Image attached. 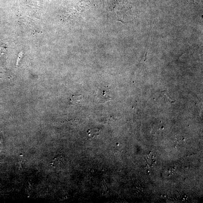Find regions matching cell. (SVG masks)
I'll list each match as a JSON object with an SVG mask.
<instances>
[{
  "label": "cell",
  "instance_id": "cell-3",
  "mask_svg": "<svg viewBox=\"0 0 203 203\" xmlns=\"http://www.w3.org/2000/svg\"><path fill=\"white\" fill-rule=\"evenodd\" d=\"M99 130L98 129L92 128L89 129L87 131V133L89 134L90 138L93 137L99 134Z\"/></svg>",
  "mask_w": 203,
  "mask_h": 203
},
{
  "label": "cell",
  "instance_id": "cell-4",
  "mask_svg": "<svg viewBox=\"0 0 203 203\" xmlns=\"http://www.w3.org/2000/svg\"><path fill=\"white\" fill-rule=\"evenodd\" d=\"M2 147H3V141L2 137L0 136V151L2 150Z\"/></svg>",
  "mask_w": 203,
  "mask_h": 203
},
{
  "label": "cell",
  "instance_id": "cell-2",
  "mask_svg": "<svg viewBox=\"0 0 203 203\" xmlns=\"http://www.w3.org/2000/svg\"><path fill=\"white\" fill-rule=\"evenodd\" d=\"M82 99L81 95H75L70 97L69 98V101L71 105H75L80 102Z\"/></svg>",
  "mask_w": 203,
  "mask_h": 203
},
{
  "label": "cell",
  "instance_id": "cell-1",
  "mask_svg": "<svg viewBox=\"0 0 203 203\" xmlns=\"http://www.w3.org/2000/svg\"><path fill=\"white\" fill-rule=\"evenodd\" d=\"M111 99L110 89L108 86H103L98 88L95 95L96 102L98 103H104Z\"/></svg>",
  "mask_w": 203,
  "mask_h": 203
}]
</instances>
